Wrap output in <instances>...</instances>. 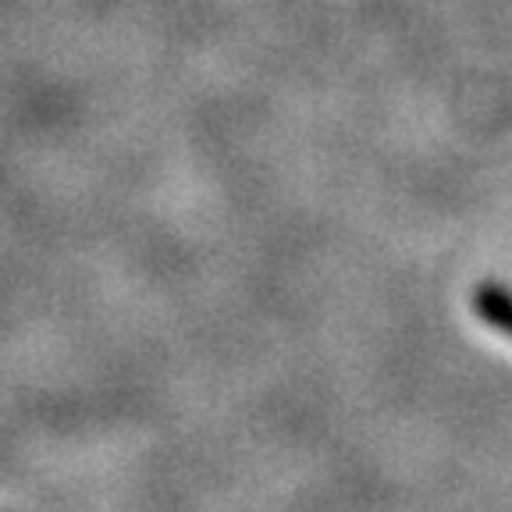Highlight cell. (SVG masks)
Returning a JSON list of instances; mask_svg holds the SVG:
<instances>
[{"instance_id": "obj_1", "label": "cell", "mask_w": 512, "mask_h": 512, "mask_svg": "<svg viewBox=\"0 0 512 512\" xmlns=\"http://www.w3.org/2000/svg\"><path fill=\"white\" fill-rule=\"evenodd\" d=\"M473 310L484 324L512 338V292L498 285H480L477 296H473Z\"/></svg>"}]
</instances>
